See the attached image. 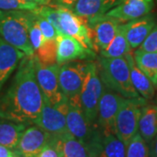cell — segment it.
<instances>
[{
	"label": "cell",
	"mask_w": 157,
	"mask_h": 157,
	"mask_svg": "<svg viewBox=\"0 0 157 157\" xmlns=\"http://www.w3.org/2000/svg\"><path fill=\"white\" fill-rule=\"evenodd\" d=\"M28 17L29 11L0 10V36L26 56L33 57L35 52L29 39Z\"/></svg>",
	"instance_id": "3"
},
{
	"label": "cell",
	"mask_w": 157,
	"mask_h": 157,
	"mask_svg": "<svg viewBox=\"0 0 157 157\" xmlns=\"http://www.w3.org/2000/svg\"><path fill=\"white\" fill-rule=\"evenodd\" d=\"M78 0H51L49 6H57V7H63L69 10H73V6L77 3Z\"/></svg>",
	"instance_id": "33"
},
{
	"label": "cell",
	"mask_w": 157,
	"mask_h": 157,
	"mask_svg": "<svg viewBox=\"0 0 157 157\" xmlns=\"http://www.w3.org/2000/svg\"><path fill=\"white\" fill-rule=\"evenodd\" d=\"M150 157H157V135L148 143Z\"/></svg>",
	"instance_id": "35"
},
{
	"label": "cell",
	"mask_w": 157,
	"mask_h": 157,
	"mask_svg": "<svg viewBox=\"0 0 157 157\" xmlns=\"http://www.w3.org/2000/svg\"><path fill=\"white\" fill-rule=\"evenodd\" d=\"M153 8L154 0H122L106 14L117 18L121 23H126L146 16Z\"/></svg>",
	"instance_id": "14"
},
{
	"label": "cell",
	"mask_w": 157,
	"mask_h": 157,
	"mask_svg": "<svg viewBox=\"0 0 157 157\" xmlns=\"http://www.w3.org/2000/svg\"><path fill=\"white\" fill-rule=\"evenodd\" d=\"M28 34L31 45L33 46L34 52H36L42 45L44 41V36L37 22L36 14L33 11H29Z\"/></svg>",
	"instance_id": "27"
},
{
	"label": "cell",
	"mask_w": 157,
	"mask_h": 157,
	"mask_svg": "<svg viewBox=\"0 0 157 157\" xmlns=\"http://www.w3.org/2000/svg\"><path fill=\"white\" fill-rule=\"evenodd\" d=\"M35 14H36L37 22H38L39 27L41 29V32L43 33L44 39H56L59 33L56 30V28L50 22H48L45 17H43L42 16L37 14L36 12H35Z\"/></svg>",
	"instance_id": "30"
},
{
	"label": "cell",
	"mask_w": 157,
	"mask_h": 157,
	"mask_svg": "<svg viewBox=\"0 0 157 157\" xmlns=\"http://www.w3.org/2000/svg\"><path fill=\"white\" fill-rule=\"evenodd\" d=\"M0 89H1V87H0Z\"/></svg>",
	"instance_id": "37"
},
{
	"label": "cell",
	"mask_w": 157,
	"mask_h": 157,
	"mask_svg": "<svg viewBox=\"0 0 157 157\" xmlns=\"http://www.w3.org/2000/svg\"><path fill=\"white\" fill-rule=\"evenodd\" d=\"M25 1L35 3L38 6H49L51 3V0H25Z\"/></svg>",
	"instance_id": "36"
},
{
	"label": "cell",
	"mask_w": 157,
	"mask_h": 157,
	"mask_svg": "<svg viewBox=\"0 0 157 157\" xmlns=\"http://www.w3.org/2000/svg\"><path fill=\"white\" fill-rule=\"evenodd\" d=\"M130 70V77L131 81L137 93L144 98L145 100H150L155 95V87L152 81L147 78L145 73H143L135 61L134 54L132 52H128L125 55Z\"/></svg>",
	"instance_id": "18"
},
{
	"label": "cell",
	"mask_w": 157,
	"mask_h": 157,
	"mask_svg": "<svg viewBox=\"0 0 157 157\" xmlns=\"http://www.w3.org/2000/svg\"><path fill=\"white\" fill-rule=\"evenodd\" d=\"M49 133L37 125H29L24 130L16 147V157H35L51 139Z\"/></svg>",
	"instance_id": "12"
},
{
	"label": "cell",
	"mask_w": 157,
	"mask_h": 157,
	"mask_svg": "<svg viewBox=\"0 0 157 157\" xmlns=\"http://www.w3.org/2000/svg\"><path fill=\"white\" fill-rule=\"evenodd\" d=\"M0 157H16L14 151L6 146L0 145Z\"/></svg>",
	"instance_id": "34"
},
{
	"label": "cell",
	"mask_w": 157,
	"mask_h": 157,
	"mask_svg": "<svg viewBox=\"0 0 157 157\" xmlns=\"http://www.w3.org/2000/svg\"><path fill=\"white\" fill-rule=\"evenodd\" d=\"M126 35L131 49H136L150 33L155 25V18L150 13L146 16L126 22Z\"/></svg>",
	"instance_id": "15"
},
{
	"label": "cell",
	"mask_w": 157,
	"mask_h": 157,
	"mask_svg": "<svg viewBox=\"0 0 157 157\" xmlns=\"http://www.w3.org/2000/svg\"><path fill=\"white\" fill-rule=\"evenodd\" d=\"M57 64L62 65L75 60H94L96 52L85 47L73 37L59 33L57 37Z\"/></svg>",
	"instance_id": "13"
},
{
	"label": "cell",
	"mask_w": 157,
	"mask_h": 157,
	"mask_svg": "<svg viewBox=\"0 0 157 157\" xmlns=\"http://www.w3.org/2000/svg\"><path fill=\"white\" fill-rule=\"evenodd\" d=\"M34 12L39 14L50 22L56 30L61 33V28L59 24V11L56 6H39L33 10Z\"/></svg>",
	"instance_id": "28"
},
{
	"label": "cell",
	"mask_w": 157,
	"mask_h": 157,
	"mask_svg": "<svg viewBox=\"0 0 157 157\" xmlns=\"http://www.w3.org/2000/svg\"><path fill=\"white\" fill-rule=\"evenodd\" d=\"M35 57L44 65L57 63V40L44 39L42 45L35 52Z\"/></svg>",
	"instance_id": "25"
},
{
	"label": "cell",
	"mask_w": 157,
	"mask_h": 157,
	"mask_svg": "<svg viewBox=\"0 0 157 157\" xmlns=\"http://www.w3.org/2000/svg\"><path fill=\"white\" fill-rule=\"evenodd\" d=\"M138 49L148 52H157V23Z\"/></svg>",
	"instance_id": "31"
},
{
	"label": "cell",
	"mask_w": 157,
	"mask_h": 157,
	"mask_svg": "<svg viewBox=\"0 0 157 157\" xmlns=\"http://www.w3.org/2000/svg\"><path fill=\"white\" fill-rule=\"evenodd\" d=\"M50 140L61 152L63 157H94L89 147L70 133L60 136L52 135Z\"/></svg>",
	"instance_id": "17"
},
{
	"label": "cell",
	"mask_w": 157,
	"mask_h": 157,
	"mask_svg": "<svg viewBox=\"0 0 157 157\" xmlns=\"http://www.w3.org/2000/svg\"><path fill=\"white\" fill-rule=\"evenodd\" d=\"M35 157H63V155L61 152L53 145V143H52L51 140H49V142L42 148V150Z\"/></svg>",
	"instance_id": "32"
},
{
	"label": "cell",
	"mask_w": 157,
	"mask_h": 157,
	"mask_svg": "<svg viewBox=\"0 0 157 157\" xmlns=\"http://www.w3.org/2000/svg\"><path fill=\"white\" fill-rule=\"evenodd\" d=\"M87 63L67 62L59 68V82L61 92L70 104L78 107H81L80 94L87 72Z\"/></svg>",
	"instance_id": "6"
},
{
	"label": "cell",
	"mask_w": 157,
	"mask_h": 157,
	"mask_svg": "<svg viewBox=\"0 0 157 157\" xmlns=\"http://www.w3.org/2000/svg\"><path fill=\"white\" fill-rule=\"evenodd\" d=\"M25 56V52L6 42L0 37V87L6 83L18 62Z\"/></svg>",
	"instance_id": "16"
},
{
	"label": "cell",
	"mask_w": 157,
	"mask_h": 157,
	"mask_svg": "<svg viewBox=\"0 0 157 157\" xmlns=\"http://www.w3.org/2000/svg\"><path fill=\"white\" fill-rule=\"evenodd\" d=\"M34 67L36 78L44 97L52 105L60 102L66 96L61 92L59 82V65L57 63L44 65L34 55Z\"/></svg>",
	"instance_id": "8"
},
{
	"label": "cell",
	"mask_w": 157,
	"mask_h": 157,
	"mask_svg": "<svg viewBox=\"0 0 157 157\" xmlns=\"http://www.w3.org/2000/svg\"><path fill=\"white\" fill-rule=\"evenodd\" d=\"M121 24L117 18L107 14L87 17V25L95 52H102L107 48Z\"/></svg>",
	"instance_id": "11"
},
{
	"label": "cell",
	"mask_w": 157,
	"mask_h": 157,
	"mask_svg": "<svg viewBox=\"0 0 157 157\" xmlns=\"http://www.w3.org/2000/svg\"><path fill=\"white\" fill-rule=\"evenodd\" d=\"M27 126L29 125L0 118V145L13 150Z\"/></svg>",
	"instance_id": "21"
},
{
	"label": "cell",
	"mask_w": 157,
	"mask_h": 157,
	"mask_svg": "<svg viewBox=\"0 0 157 157\" xmlns=\"http://www.w3.org/2000/svg\"><path fill=\"white\" fill-rule=\"evenodd\" d=\"M131 50L126 35V24L121 23L118 26L117 32L112 41L105 50L101 52V54L106 58H120L125 56Z\"/></svg>",
	"instance_id": "22"
},
{
	"label": "cell",
	"mask_w": 157,
	"mask_h": 157,
	"mask_svg": "<svg viewBox=\"0 0 157 157\" xmlns=\"http://www.w3.org/2000/svg\"><path fill=\"white\" fill-rule=\"evenodd\" d=\"M37 4L25 0H0V10L2 11H33Z\"/></svg>",
	"instance_id": "29"
},
{
	"label": "cell",
	"mask_w": 157,
	"mask_h": 157,
	"mask_svg": "<svg viewBox=\"0 0 157 157\" xmlns=\"http://www.w3.org/2000/svg\"><path fill=\"white\" fill-rule=\"evenodd\" d=\"M134 58L138 67L147 76L154 86H157V52L135 51Z\"/></svg>",
	"instance_id": "23"
},
{
	"label": "cell",
	"mask_w": 157,
	"mask_h": 157,
	"mask_svg": "<svg viewBox=\"0 0 157 157\" xmlns=\"http://www.w3.org/2000/svg\"><path fill=\"white\" fill-rule=\"evenodd\" d=\"M99 63V73L104 86L127 99L141 97L132 84L128 64L125 57L101 56Z\"/></svg>",
	"instance_id": "2"
},
{
	"label": "cell",
	"mask_w": 157,
	"mask_h": 157,
	"mask_svg": "<svg viewBox=\"0 0 157 157\" xmlns=\"http://www.w3.org/2000/svg\"><path fill=\"white\" fill-rule=\"evenodd\" d=\"M97 157H126V146L114 134L103 135Z\"/></svg>",
	"instance_id": "24"
},
{
	"label": "cell",
	"mask_w": 157,
	"mask_h": 157,
	"mask_svg": "<svg viewBox=\"0 0 157 157\" xmlns=\"http://www.w3.org/2000/svg\"><path fill=\"white\" fill-rule=\"evenodd\" d=\"M69 105L67 97L55 105L44 97V105L34 124L54 136L67 134L69 132L67 128V114Z\"/></svg>",
	"instance_id": "7"
},
{
	"label": "cell",
	"mask_w": 157,
	"mask_h": 157,
	"mask_svg": "<svg viewBox=\"0 0 157 157\" xmlns=\"http://www.w3.org/2000/svg\"><path fill=\"white\" fill-rule=\"evenodd\" d=\"M146 105V100L142 97L127 99L119 109L114 125V135L128 146L130 140L138 133L140 108Z\"/></svg>",
	"instance_id": "5"
},
{
	"label": "cell",
	"mask_w": 157,
	"mask_h": 157,
	"mask_svg": "<svg viewBox=\"0 0 157 157\" xmlns=\"http://www.w3.org/2000/svg\"><path fill=\"white\" fill-rule=\"evenodd\" d=\"M138 133L147 143L157 135V106L144 105L141 107Z\"/></svg>",
	"instance_id": "20"
},
{
	"label": "cell",
	"mask_w": 157,
	"mask_h": 157,
	"mask_svg": "<svg viewBox=\"0 0 157 157\" xmlns=\"http://www.w3.org/2000/svg\"><path fill=\"white\" fill-rule=\"evenodd\" d=\"M124 100L123 96L104 86L96 121V125L103 135L114 134L115 119Z\"/></svg>",
	"instance_id": "9"
},
{
	"label": "cell",
	"mask_w": 157,
	"mask_h": 157,
	"mask_svg": "<svg viewBox=\"0 0 157 157\" xmlns=\"http://www.w3.org/2000/svg\"><path fill=\"white\" fill-rule=\"evenodd\" d=\"M43 105L44 95L36 78L34 55H25L20 60L10 87L0 97V118L32 125Z\"/></svg>",
	"instance_id": "1"
},
{
	"label": "cell",
	"mask_w": 157,
	"mask_h": 157,
	"mask_svg": "<svg viewBox=\"0 0 157 157\" xmlns=\"http://www.w3.org/2000/svg\"><path fill=\"white\" fill-rule=\"evenodd\" d=\"M126 157H150L149 145L139 133L130 140L126 147Z\"/></svg>",
	"instance_id": "26"
},
{
	"label": "cell",
	"mask_w": 157,
	"mask_h": 157,
	"mask_svg": "<svg viewBox=\"0 0 157 157\" xmlns=\"http://www.w3.org/2000/svg\"><path fill=\"white\" fill-rule=\"evenodd\" d=\"M58 9L59 11L61 33L73 37L79 41L85 47L94 51L91 32L87 25V17L78 16L73 13V11L67 8L58 7Z\"/></svg>",
	"instance_id": "10"
},
{
	"label": "cell",
	"mask_w": 157,
	"mask_h": 157,
	"mask_svg": "<svg viewBox=\"0 0 157 157\" xmlns=\"http://www.w3.org/2000/svg\"><path fill=\"white\" fill-rule=\"evenodd\" d=\"M121 2L122 0H78L72 11L81 17H94L106 14Z\"/></svg>",
	"instance_id": "19"
},
{
	"label": "cell",
	"mask_w": 157,
	"mask_h": 157,
	"mask_svg": "<svg viewBox=\"0 0 157 157\" xmlns=\"http://www.w3.org/2000/svg\"><path fill=\"white\" fill-rule=\"evenodd\" d=\"M103 89L104 85L100 77L98 66L94 62H88L87 72L80 94V104L85 116L93 125L96 124L99 103Z\"/></svg>",
	"instance_id": "4"
}]
</instances>
